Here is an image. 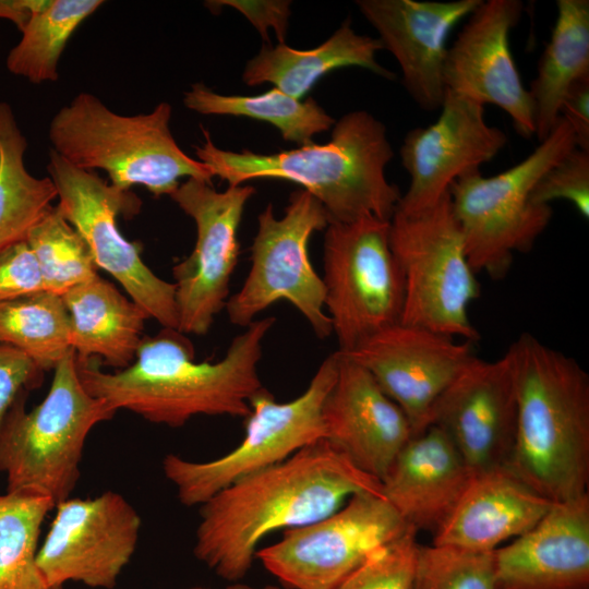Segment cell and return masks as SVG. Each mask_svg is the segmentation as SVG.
I'll list each match as a JSON object with an SVG mask.
<instances>
[{
    "label": "cell",
    "mask_w": 589,
    "mask_h": 589,
    "mask_svg": "<svg viewBox=\"0 0 589 589\" xmlns=\"http://www.w3.org/2000/svg\"><path fill=\"white\" fill-rule=\"evenodd\" d=\"M381 491L378 479L320 440L201 504L194 556L219 578L238 582L266 536L320 520L353 495Z\"/></svg>",
    "instance_id": "1"
},
{
    "label": "cell",
    "mask_w": 589,
    "mask_h": 589,
    "mask_svg": "<svg viewBox=\"0 0 589 589\" xmlns=\"http://www.w3.org/2000/svg\"><path fill=\"white\" fill-rule=\"evenodd\" d=\"M275 322L274 316L254 320L216 362H196L184 334L164 328L143 336L129 366L109 373L95 359H76L79 375L94 397L152 423L180 428L196 416L245 419L252 398L264 389L257 366Z\"/></svg>",
    "instance_id": "2"
},
{
    "label": "cell",
    "mask_w": 589,
    "mask_h": 589,
    "mask_svg": "<svg viewBox=\"0 0 589 589\" xmlns=\"http://www.w3.org/2000/svg\"><path fill=\"white\" fill-rule=\"evenodd\" d=\"M197 159L229 185L277 179L298 183L325 208L329 223H349L365 215L390 220L401 194L385 176L394 157L385 125L365 110L344 115L332 139L273 154L217 147L202 129Z\"/></svg>",
    "instance_id": "3"
},
{
    "label": "cell",
    "mask_w": 589,
    "mask_h": 589,
    "mask_svg": "<svg viewBox=\"0 0 589 589\" xmlns=\"http://www.w3.org/2000/svg\"><path fill=\"white\" fill-rule=\"evenodd\" d=\"M517 397L508 468L553 503L588 493L589 376L572 357L521 334L506 351Z\"/></svg>",
    "instance_id": "4"
},
{
    "label": "cell",
    "mask_w": 589,
    "mask_h": 589,
    "mask_svg": "<svg viewBox=\"0 0 589 589\" xmlns=\"http://www.w3.org/2000/svg\"><path fill=\"white\" fill-rule=\"evenodd\" d=\"M171 106L132 116L109 109L92 93H79L49 122L51 149L77 168L107 173L109 183L130 191L142 185L156 197L170 195L181 178L212 183L211 168L190 157L171 130Z\"/></svg>",
    "instance_id": "5"
},
{
    "label": "cell",
    "mask_w": 589,
    "mask_h": 589,
    "mask_svg": "<svg viewBox=\"0 0 589 589\" xmlns=\"http://www.w3.org/2000/svg\"><path fill=\"white\" fill-rule=\"evenodd\" d=\"M21 396L0 428V472L7 492H34L55 504L71 496L89 432L117 412L83 386L76 356L69 351L55 366L50 388L27 411Z\"/></svg>",
    "instance_id": "6"
},
{
    "label": "cell",
    "mask_w": 589,
    "mask_h": 589,
    "mask_svg": "<svg viewBox=\"0 0 589 589\" xmlns=\"http://www.w3.org/2000/svg\"><path fill=\"white\" fill-rule=\"evenodd\" d=\"M525 159L498 175L480 170L457 179L449 188L468 262L476 274L506 276L515 252H527L551 221L550 205H537L530 194L555 163L576 147L569 124L560 117L553 131Z\"/></svg>",
    "instance_id": "7"
},
{
    "label": "cell",
    "mask_w": 589,
    "mask_h": 589,
    "mask_svg": "<svg viewBox=\"0 0 589 589\" xmlns=\"http://www.w3.org/2000/svg\"><path fill=\"white\" fill-rule=\"evenodd\" d=\"M389 245L404 278L400 323L465 341L480 338L469 304L480 296L449 192L418 212L396 209L389 220Z\"/></svg>",
    "instance_id": "8"
},
{
    "label": "cell",
    "mask_w": 589,
    "mask_h": 589,
    "mask_svg": "<svg viewBox=\"0 0 589 589\" xmlns=\"http://www.w3.org/2000/svg\"><path fill=\"white\" fill-rule=\"evenodd\" d=\"M338 351L327 356L305 390L292 400L276 401L263 389L250 405L245 433L232 450L206 461L167 454L163 472L175 486L179 502L200 506L237 480L279 464L324 437L322 409L338 373Z\"/></svg>",
    "instance_id": "9"
},
{
    "label": "cell",
    "mask_w": 589,
    "mask_h": 589,
    "mask_svg": "<svg viewBox=\"0 0 589 589\" xmlns=\"http://www.w3.org/2000/svg\"><path fill=\"white\" fill-rule=\"evenodd\" d=\"M324 306L338 350L348 353L400 322L404 278L389 245V220L330 221L324 236Z\"/></svg>",
    "instance_id": "10"
},
{
    "label": "cell",
    "mask_w": 589,
    "mask_h": 589,
    "mask_svg": "<svg viewBox=\"0 0 589 589\" xmlns=\"http://www.w3.org/2000/svg\"><path fill=\"white\" fill-rule=\"evenodd\" d=\"M328 223L321 202L303 189L290 194L281 217L275 216L272 204L259 214L249 273L225 308L232 324L244 328L265 309L286 300L318 338L333 334L324 306V284L308 250L312 235L326 229Z\"/></svg>",
    "instance_id": "11"
},
{
    "label": "cell",
    "mask_w": 589,
    "mask_h": 589,
    "mask_svg": "<svg viewBox=\"0 0 589 589\" xmlns=\"http://www.w3.org/2000/svg\"><path fill=\"white\" fill-rule=\"evenodd\" d=\"M47 169L58 194L56 206L83 238L97 268L111 275L149 318L163 328L178 329L173 283L153 273L142 260L141 243L129 241L118 227L119 216L140 211L139 197L111 185L96 171L75 167L52 149Z\"/></svg>",
    "instance_id": "12"
},
{
    "label": "cell",
    "mask_w": 589,
    "mask_h": 589,
    "mask_svg": "<svg viewBox=\"0 0 589 589\" xmlns=\"http://www.w3.org/2000/svg\"><path fill=\"white\" fill-rule=\"evenodd\" d=\"M410 530L382 495L357 494L330 515L285 530L255 558L285 589H335L374 551Z\"/></svg>",
    "instance_id": "13"
},
{
    "label": "cell",
    "mask_w": 589,
    "mask_h": 589,
    "mask_svg": "<svg viewBox=\"0 0 589 589\" xmlns=\"http://www.w3.org/2000/svg\"><path fill=\"white\" fill-rule=\"evenodd\" d=\"M251 185H228L216 191L212 183L190 178L169 195L190 216L196 228L195 244L172 267L178 330L203 336L226 308L231 275L237 266L238 230Z\"/></svg>",
    "instance_id": "14"
},
{
    "label": "cell",
    "mask_w": 589,
    "mask_h": 589,
    "mask_svg": "<svg viewBox=\"0 0 589 589\" xmlns=\"http://www.w3.org/2000/svg\"><path fill=\"white\" fill-rule=\"evenodd\" d=\"M49 529L39 544L37 564L47 582L113 589L135 553L141 517L120 493L68 497L56 504Z\"/></svg>",
    "instance_id": "15"
},
{
    "label": "cell",
    "mask_w": 589,
    "mask_h": 589,
    "mask_svg": "<svg viewBox=\"0 0 589 589\" xmlns=\"http://www.w3.org/2000/svg\"><path fill=\"white\" fill-rule=\"evenodd\" d=\"M342 354L374 377L406 414L413 435L430 426L436 401L474 356L469 341L456 342L453 337L400 322Z\"/></svg>",
    "instance_id": "16"
},
{
    "label": "cell",
    "mask_w": 589,
    "mask_h": 589,
    "mask_svg": "<svg viewBox=\"0 0 589 589\" xmlns=\"http://www.w3.org/2000/svg\"><path fill=\"white\" fill-rule=\"evenodd\" d=\"M438 119L410 130L399 154L409 187L398 211L418 212L434 205L460 177L480 170L507 144V135L484 118V106L446 91Z\"/></svg>",
    "instance_id": "17"
},
{
    "label": "cell",
    "mask_w": 589,
    "mask_h": 589,
    "mask_svg": "<svg viewBox=\"0 0 589 589\" xmlns=\"http://www.w3.org/2000/svg\"><path fill=\"white\" fill-rule=\"evenodd\" d=\"M440 428L472 474L507 467L517 429V397L507 352L494 361L473 356L436 401Z\"/></svg>",
    "instance_id": "18"
},
{
    "label": "cell",
    "mask_w": 589,
    "mask_h": 589,
    "mask_svg": "<svg viewBox=\"0 0 589 589\" xmlns=\"http://www.w3.org/2000/svg\"><path fill=\"white\" fill-rule=\"evenodd\" d=\"M522 11L519 0H482L447 48L443 77L446 91L497 106L517 133L530 139L536 130L533 105L509 47L510 31Z\"/></svg>",
    "instance_id": "19"
},
{
    "label": "cell",
    "mask_w": 589,
    "mask_h": 589,
    "mask_svg": "<svg viewBox=\"0 0 589 589\" xmlns=\"http://www.w3.org/2000/svg\"><path fill=\"white\" fill-rule=\"evenodd\" d=\"M482 0H358L362 15L376 29L383 49L397 60L402 84L425 111L441 108L445 96L446 40L452 28Z\"/></svg>",
    "instance_id": "20"
},
{
    "label": "cell",
    "mask_w": 589,
    "mask_h": 589,
    "mask_svg": "<svg viewBox=\"0 0 589 589\" xmlns=\"http://www.w3.org/2000/svg\"><path fill=\"white\" fill-rule=\"evenodd\" d=\"M338 354L337 378L322 409L323 440L381 481L413 436L411 425L363 366Z\"/></svg>",
    "instance_id": "21"
},
{
    "label": "cell",
    "mask_w": 589,
    "mask_h": 589,
    "mask_svg": "<svg viewBox=\"0 0 589 589\" xmlns=\"http://www.w3.org/2000/svg\"><path fill=\"white\" fill-rule=\"evenodd\" d=\"M493 558L495 589H589V493L553 503Z\"/></svg>",
    "instance_id": "22"
},
{
    "label": "cell",
    "mask_w": 589,
    "mask_h": 589,
    "mask_svg": "<svg viewBox=\"0 0 589 589\" xmlns=\"http://www.w3.org/2000/svg\"><path fill=\"white\" fill-rule=\"evenodd\" d=\"M472 477L447 435L430 425L398 453L381 480V493L409 527L434 534Z\"/></svg>",
    "instance_id": "23"
},
{
    "label": "cell",
    "mask_w": 589,
    "mask_h": 589,
    "mask_svg": "<svg viewBox=\"0 0 589 589\" xmlns=\"http://www.w3.org/2000/svg\"><path fill=\"white\" fill-rule=\"evenodd\" d=\"M552 505L506 467L478 473L433 534L432 544L494 551L530 530Z\"/></svg>",
    "instance_id": "24"
},
{
    "label": "cell",
    "mask_w": 589,
    "mask_h": 589,
    "mask_svg": "<svg viewBox=\"0 0 589 589\" xmlns=\"http://www.w3.org/2000/svg\"><path fill=\"white\" fill-rule=\"evenodd\" d=\"M61 297L70 315L71 346L79 361L100 359L120 370L134 361L149 318L140 305L98 275Z\"/></svg>",
    "instance_id": "25"
},
{
    "label": "cell",
    "mask_w": 589,
    "mask_h": 589,
    "mask_svg": "<svg viewBox=\"0 0 589 589\" xmlns=\"http://www.w3.org/2000/svg\"><path fill=\"white\" fill-rule=\"evenodd\" d=\"M382 49L377 38L357 34L350 20H346L329 38L312 49L264 45L248 61L242 81L248 86L272 83L283 93L302 99L322 76L339 68L360 67L394 80L395 74L376 61Z\"/></svg>",
    "instance_id": "26"
},
{
    "label": "cell",
    "mask_w": 589,
    "mask_h": 589,
    "mask_svg": "<svg viewBox=\"0 0 589 589\" xmlns=\"http://www.w3.org/2000/svg\"><path fill=\"white\" fill-rule=\"evenodd\" d=\"M557 16L538 64L529 95L534 135L543 141L560 120L564 96L574 83L589 76V1L557 0Z\"/></svg>",
    "instance_id": "27"
},
{
    "label": "cell",
    "mask_w": 589,
    "mask_h": 589,
    "mask_svg": "<svg viewBox=\"0 0 589 589\" xmlns=\"http://www.w3.org/2000/svg\"><path fill=\"white\" fill-rule=\"evenodd\" d=\"M27 145L12 107L0 101V253L26 242L58 197L49 177L27 170Z\"/></svg>",
    "instance_id": "28"
},
{
    "label": "cell",
    "mask_w": 589,
    "mask_h": 589,
    "mask_svg": "<svg viewBox=\"0 0 589 589\" xmlns=\"http://www.w3.org/2000/svg\"><path fill=\"white\" fill-rule=\"evenodd\" d=\"M184 106L201 115L247 117L268 122L284 140L300 146L329 130L335 120L313 98L291 97L278 88L254 96L223 95L203 83H194L183 95Z\"/></svg>",
    "instance_id": "29"
},
{
    "label": "cell",
    "mask_w": 589,
    "mask_h": 589,
    "mask_svg": "<svg viewBox=\"0 0 589 589\" xmlns=\"http://www.w3.org/2000/svg\"><path fill=\"white\" fill-rule=\"evenodd\" d=\"M69 312L61 296L40 291L0 303V345L13 347L43 372L72 350Z\"/></svg>",
    "instance_id": "30"
},
{
    "label": "cell",
    "mask_w": 589,
    "mask_h": 589,
    "mask_svg": "<svg viewBox=\"0 0 589 589\" xmlns=\"http://www.w3.org/2000/svg\"><path fill=\"white\" fill-rule=\"evenodd\" d=\"M104 1L51 0L21 31V38L7 56V69L33 84L56 82L59 60L71 36Z\"/></svg>",
    "instance_id": "31"
},
{
    "label": "cell",
    "mask_w": 589,
    "mask_h": 589,
    "mask_svg": "<svg viewBox=\"0 0 589 589\" xmlns=\"http://www.w3.org/2000/svg\"><path fill=\"white\" fill-rule=\"evenodd\" d=\"M55 506L34 492L0 495V589H58L37 564L41 526Z\"/></svg>",
    "instance_id": "32"
},
{
    "label": "cell",
    "mask_w": 589,
    "mask_h": 589,
    "mask_svg": "<svg viewBox=\"0 0 589 589\" xmlns=\"http://www.w3.org/2000/svg\"><path fill=\"white\" fill-rule=\"evenodd\" d=\"M26 243L39 265L45 291L62 296L98 275L87 244L57 206L32 229Z\"/></svg>",
    "instance_id": "33"
},
{
    "label": "cell",
    "mask_w": 589,
    "mask_h": 589,
    "mask_svg": "<svg viewBox=\"0 0 589 589\" xmlns=\"http://www.w3.org/2000/svg\"><path fill=\"white\" fill-rule=\"evenodd\" d=\"M411 589H495L493 551L419 545Z\"/></svg>",
    "instance_id": "34"
},
{
    "label": "cell",
    "mask_w": 589,
    "mask_h": 589,
    "mask_svg": "<svg viewBox=\"0 0 589 589\" xmlns=\"http://www.w3.org/2000/svg\"><path fill=\"white\" fill-rule=\"evenodd\" d=\"M417 531L410 530L374 551L335 589H411Z\"/></svg>",
    "instance_id": "35"
},
{
    "label": "cell",
    "mask_w": 589,
    "mask_h": 589,
    "mask_svg": "<svg viewBox=\"0 0 589 589\" xmlns=\"http://www.w3.org/2000/svg\"><path fill=\"white\" fill-rule=\"evenodd\" d=\"M555 200L568 201L589 218V151L574 147L543 173L530 194L537 205H550Z\"/></svg>",
    "instance_id": "36"
},
{
    "label": "cell",
    "mask_w": 589,
    "mask_h": 589,
    "mask_svg": "<svg viewBox=\"0 0 589 589\" xmlns=\"http://www.w3.org/2000/svg\"><path fill=\"white\" fill-rule=\"evenodd\" d=\"M45 291L43 276L26 242L0 253V303Z\"/></svg>",
    "instance_id": "37"
},
{
    "label": "cell",
    "mask_w": 589,
    "mask_h": 589,
    "mask_svg": "<svg viewBox=\"0 0 589 589\" xmlns=\"http://www.w3.org/2000/svg\"><path fill=\"white\" fill-rule=\"evenodd\" d=\"M43 373L23 352L0 345V428L13 404L40 384Z\"/></svg>",
    "instance_id": "38"
},
{
    "label": "cell",
    "mask_w": 589,
    "mask_h": 589,
    "mask_svg": "<svg viewBox=\"0 0 589 589\" xmlns=\"http://www.w3.org/2000/svg\"><path fill=\"white\" fill-rule=\"evenodd\" d=\"M290 1L286 0H219L207 1V7H231L239 11L256 28L262 39L269 43V29L275 32L278 44H285Z\"/></svg>",
    "instance_id": "39"
},
{
    "label": "cell",
    "mask_w": 589,
    "mask_h": 589,
    "mask_svg": "<svg viewBox=\"0 0 589 589\" xmlns=\"http://www.w3.org/2000/svg\"><path fill=\"white\" fill-rule=\"evenodd\" d=\"M560 117L572 128L576 147L589 151V76L580 79L568 89Z\"/></svg>",
    "instance_id": "40"
},
{
    "label": "cell",
    "mask_w": 589,
    "mask_h": 589,
    "mask_svg": "<svg viewBox=\"0 0 589 589\" xmlns=\"http://www.w3.org/2000/svg\"><path fill=\"white\" fill-rule=\"evenodd\" d=\"M51 0H0V19L12 22L21 32L31 19L45 10Z\"/></svg>",
    "instance_id": "41"
},
{
    "label": "cell",
    "mask_w": 589,
    "mask_h": 589,
    "mask_svg": "<svg viewBox=\"0 0 589 589\" xmlns=\"http://www.w3.org/2000/svg\"><path fill=\"white\" fill-rule=\"evenodd\" d=\"M226 589H285L284 587L275 586V585H265L262 587H254L247 584H242L240 581L229 584Z\"/></svg>",
    "instance_id": "42"
},
{
    "label": "cell",
    "mask_w": 589,
    "mask_h": 589,
    "mask_svg": "<svg viewBox=\"0 0 589 589\" xmlns=\"http://www.w3.org/2000/svg\"><path fill=\"white\" fill-rule=\"evenodd\" d=\"M184 589H212V588L204 587V586H192V587H188V588H184Z\"/></svg>",
    "instance_id": "43"
}]
</instances>
